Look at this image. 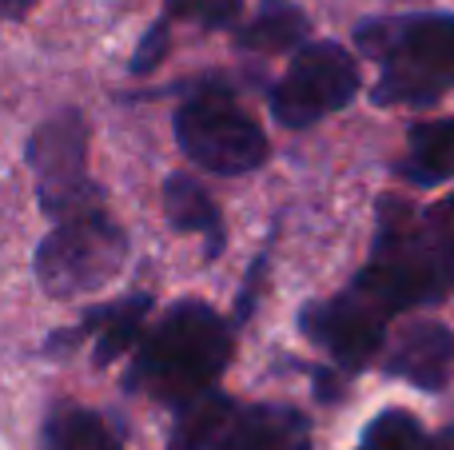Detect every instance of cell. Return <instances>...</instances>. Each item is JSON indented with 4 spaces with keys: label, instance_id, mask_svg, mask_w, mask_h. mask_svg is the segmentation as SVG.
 <instances>
[{
    "label": "cell",
    "instance_id": "obj_13",
    "mask_svg": "<svg viewBox=\"0 0 454 450\" xmlns=\"http://www.w3.org/2000/svg\"><path fill=\"white\" fill-rule=\"evenodd\" d=\"M399 175L415 188H439V183L454 180V116L423 120L411 128Z\"/></svg>",
    "mask_w": 454,
    "mask_h": 450
},
{
    "label": "cell",
    "instance_id": "obj_6",
    "mask_svg": "<svg viewBox=\"0 0 454 450\" xmlns=\"http://www.w3.org/2000/svg\"><path fill=\"white\" fill-rule=\"evenodd\" d=\"M24 159L36 180L40 212L52 223L104 204L100 188L88 180V120L80 116V108L52 112L28 136Z\"/></svg>",
    "mask_w": 454,
    "mask_h": 450
},
{
    "label": "cell",
    "instance_id": "obj_3",
    "mask_svg": "<svg viewBox=\"0 0 454 450\" xmlns=\"http://www.w3.org/2000/svg\"><path fill=\"white\" fill-rule=\"evenodd\" d=\"M355 44L379 64L371 100L379 108H423L454 88V16H375L355 28Z\"/></svg>",
    "mask_w": 454,
    "mask_h": 450
},
{
    "label": "cell",
    "instance_id": "obj_16",
    "mask_svg": "<svg viewBox=\"0 0 454 450\" xmlns=\"http://www.w3.org/2000/svg\"><path fill=\"white\" fill-rule=\"evenodd\" d=\"M311 32L307 16L299 12L287 0H271L263 4V12L239 32V48H251V52H287V48L303 44V36Z\"/></svg>",
    "mask_w": 454,
    "mask_h": 450
},
{
    "label": "cell",
    "instance_id": "obj_4",
    "mask_svg": "<svg viewBox=\"0 0 454 450\" xmlns=\"http://www.w3.org/2000/svg\"><path fill=\"white\" fill-rule=\"evenodd\" d=\"M128 236L100 207L56 220V228L36 247V279L52 299L100 291L124 271Z\"/></svg>",
    "mask_w": 454,
    "mask_h": 450
},
{
    "label": "cell",
    "instance_id": "obj_5",
    "mask_svg": "<svg viewBox=\"0 0 454 450\" xmlns=\"http://www.w3.org/2000/svg\"><path fill=\"white\" fill-rule=\"evenodd\" d=\"M176 144L192 164L215 175L259 172L271 156L267 132L223 92L220 80H207L176 108Z\"/></svg>",
    "mask_w": 454,
    "mask_h": 450
},
{
    "label": "cell",
    "instance_id": "obj_17",
    "mask_svg": "<svg viewBox=\"0 0 454 450\" xmlns=\"http://www.w3.org/2000/svg\"><path fill=\"white\" fill-rule=\"evenodd\" d=\"M243 0H168V12L180 20L204 24V28H227L239 16Z\"/></svg>",
    "mask_w": 454,
    "mask_h": 450
},
{
    "label": "cell",
    "instance_id": "obj_7",
    "mask_svg": "<svg viewBox=\"0 0 454 450\" xmlns=\"http://www.w3.org/2000/svg\"><path fill=\"white\" fill-rule=\"evenodd\" d=\"M359 64L347 48L319 40V44H303L291 60V68L271 88V116L283 128H315L319 120L343 112L347 104L359 96Z\"/></svg>",
    "mask_w": 454,
    "mask_h": 450
},
{
    "label": "cell",
    "instance_id": "obj_11",
    "mask_svg": "<svg viewBox=\"0 0 454 450\" xmlns=\"http://www.w3.org/2000/svg\"><path fill=\"white\" fill-rule=\"evenodd\" d=\"M152 307H156V299H152L148 291L124 295V299L104 303V307H88L76 331H56L52 339L44 343V351L52 355V351L76 347L80 339H88V335H92V339H96V347H92L96 367H108V363H116L120 355H128V351L140 343Z\"/></svg>",
    "mask_w": 454,
    "mask_h": 450
},
{
    "label": "cell",
    "instance_id": "obj_9",
    "mask_svg": "<svg viewBox=\"0 0 454 450\" xmlns=\"http://www.w3.org/2000/svg\"><path fill=\"white\" fill-rule=\"evenodd\" d=\"M204 450H311V419L283 403L227 399Z\"/></svg>",
    "mask_w": 454,
    "mask_h": 450
},
{
    "label": "cell",
    "instance_id": "obj_18",
    "mask_svg": "<svg viewBox=\"0 0 454 450\" xmlns=\"http://www.w3.org/2000/svg\"><path fill=\"white\" fill-rule=\"evenodd\" d=\"M164 56H168V20H156L148 32H144L140 48L132 52V72H136V76H144V72L160 68V64H164Z\"/></svg>",
    "mask_w": 454,
    "mask_h": 450
},
{
    "label": "cell",
    "instance_id": "obj_14",
    "mask_svg": "<svg viewBox=\"0 0 454 450\" xmlns=\"http://www.w3.org/2000/svg\"><path fill=\"white\" fill-rule=\"evenodd\" d=\"M40 450H124V446H120L116 431L108 427L104 415L76 403H60L44 419Z\"/></svg>",
    "mask_w": 454,
    "mask_h": 450
},
{
    "label": "cell",
    "instance_id": "obj_1",
    "mask_svg": "<svg viewBox=\"0 0 454 450\" xmlns=\"http://www.w3.org/2000/svg\"><path fill=\"white\" fill-rule=\"evenodd\" d=\"M359 295H367L387 315L415 311L447 299L454 287V223L450 212L419 215L403 199L387 196L379 204V231L371 260L351 279Z\"/></svg>",
    "mask_w": 454,
    "mask_h": 450
},
{
    "label": "cell",
    "instance_id": "obj_2",
    "mask_svg": "<svg viewBox=\"0 0 454 450\" xmlns=\"http://www.w3.org/2000/svg\"><path fill=\"white\" fill-rule=\"evenodd\" d=\"M235 355L231 323L204 299H180L152 323L136 343L128 391H144L164 407H188L192 399L215 391Z\"/></svg>",
    "mask_w": 454,
    "mask_h": 450
},
{
    "label": "cell",
    "instance_id": "obj_19",
    "mask_svg": "<svg viewBox=\"0 0 454 450\" xmlns=\"http://www.w3.org/2000/svg\"><path fill=\"white\" fill-rule=\"evenodd\" d=\"M32 8V0H0V24H8V20H20L24 12Z\"/></svg>",
    "mask_w": 454,
    "mask_h": 450
},
{
    "label": "cell",
    "instance_id": "obj_20",
    "mask_svg": "<svg viewBox=\"0 0 454 450\" xmlns=\"http://www.w3.org/2000/svg\"><path fill=\"white\" fill-rule=\"evenodd\" d=\"M447 212H450V215H454V196H450V204H447Z\"/></svg>",
    "mask_w": 454,
    "mask_h": 450
},
{
    "label": "cell",
    "instance_id": "obj_8",
    "mask_svg": "<svg viewBox=\"0 0 454 450\" xmlns=\"http://www.w3.org/2000/svg\"><path fill=\"white\" fill-rule=\"evenodd\" d=\"M295 323L347 375L363 371L387 343V311L375 307L355 287H347L343 295H331V299L303 303Z\"/></svg>",
    "mask_w": 454,
    "mask_h": 450
},
{
    "label": "cell",
    "instance_id": "obj_10",
    "mask_svg": "<svg viewBox=\"0 0 454 450\" xmlns=\"http://www.w3.org/2000/svg\"><path fill=\"white\" fill-rule=\"evenodd\" d=\"M383 371L411 383L415 391H431V395L447 391L454 375V331L439 319L407 323L395 335L391 355L383 359Z\"/></svg>",
    "mask_w": 454,
    "mask_h": 450
},
{
    "label": "cell",
    "instance_id": "obj_15",
    "mask_svg": "<svg viewBox=\"0 0 454 450\" xmlns=\"http://www.w3.org/2000/svg\"><path fill=\"white\" fill-rule=\"evenodd\" d=\"M355 450H454V431L434 438L411 411L391 407V411H379L367 423V431L359 435V446Z\"/></svg>",
    "mask_w": 454,
    "mask_h": 450
},
{
    "label": "cell",
    "instance_id": "obj_12",
    "mask_svg": "<svg viewBox=\"0 0 454 450\" xmlns=\"http://www.w3.org/2000/svg\"><path fill=\"white\" fill-rule=\"evenodd\" d=\"M164 215L176 231H188V236H204V255L207 260H220L227 231H223V215L215 207V199L204 191V183H196L192 175L176 172L164 180Z\"/></svg>",
    "mask_w": 454,
    "mask_h": 450
}]
</instances>
